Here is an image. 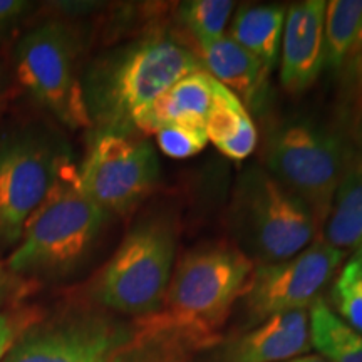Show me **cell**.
I'll return each instance as SVG.
<instances>
[{
	"label": "cell",
	"mask_w": 362,
	"mask_h": 362,
	"mask_svg": "<svg viewBox=\"0 0 362 362\" xmlns=\"http://www.w3.org/2000/svg\"><path fill=\"white\" fill-rule=\"evenodd\" d=\"M287 362H327V361L322 359L320 356H300V357H296V359L287 361Z\"/></svg>",
	"instance_id": "obj_29"
},
{
	"label": "cell",
	"mask_w": 362,
	"mask_h": 362,
	"mask_svg": "<svg viewBox=\"0 0 362 362\" xmlns=\"http://www.w3.org/2000/svg\"><path fill=\"white\" fill-rule=\"evenodd\" d=\"M362 52V17H361V22H359V27H357V33H356V39H354V44H352V51H351V57L352 61L359 56Z\"/></svg>",
	"instance_id": "obj_28"
},
{
	"label": "cell",
	"mask_w": 362,
	"mask_h": 362,
	"mask_svg": "<svg viewBox=\"0 0 362 362\" xmlns=\"http://www.w3.org/2000/svg\"><path fill=\"white\" fill-rule=\"evenodd\" d=\"M233 243L253 264L292 259L319 240L314 214L265 168L243 171L228 208Z\"/></svg>",
	"instance_id": "obj_3"
},
{
	"label": "cell",
	"mask_w": 362,
	"mask_h": 362,
	"mask_svg": "<svg viewBox=\"0 0 362 362\" xmlns=\"http://www.w3.org/2000/svg\"><path fill=\"white\" fill-rule=\"evenodd\" d=\"M356 257H357V259H361V260H362V243H361V247L357 248V253H356Z\"/></svg>",
	"instance_id": "obj_31"
},
{
	"label": "cell",
	"mask_w": 362,
	"mask_h": 362,
	"mask_svg": "<svg viewBox=\"0 0 362 362\" xmlns=\"http://www.w3.org/2000/svg\"><path fill=\"white\" fill-rule=\"evenodd\" d=\"M78 173L84 193L107 215H126L155 189L160 161L136 136L96 133Z\"/></svg>",
	"instance_id": "obj_10"
},
{
	"label": "cell",
	"mask_w": 362,
	"mask_h": 362,
	"mask_svg": "<svg viewBox=\"0 0 362 362\" xmlns=\"http://www.w3.org/2000/svg\"><path fill=\"white\" fill-rule=\"evenodd\" d=\"M354 62H356V71H357V79H359V83L362 84V52L359 54V56H357L356 59H354Z\"/></svg>",
	"instance_id": "obj_30"
},
{
	"label": "cell",
	"mask_w": 362,
	"mask_h": 362,
	"mask_svg": "<svg viewBox=\"0 0 362 362\" xmlns=\"http://www.w3.org/2000/svg\"><path fill=\"white\" fill-rule=\"evenodd\" d=\"M324 0L296 2L285 12L280 84L291 94L309 90L324 69Z\"/></svg>",
	"instance_id": "obj_12"
},
{
	"label": "cell",
	"mask_w": 362,
	"mask_h": 362,
	"mask_svg": "<svg viewBox=\"0 0 362 362\" xmlns=\"http://www.w3.org/2000/svg\"><path fill=\"white\" fill-rule=\"evenodd\" d=\"M351 158L337 133L304 121L275 126L267 134L264 148L265 170L305 203L320 226Z\"/></svg>",
	"instance_id": "obj_7"
},
{
	"label": "cell",
	"mask_w": 362,
	"mask_h": 362,
	"mask_svg": "<svg viewBox=\"0 0 362 362\" xmlns=\"http://www.w3.org/2000/svg\"><path fill=\"white\" fill-rule=\"evenodd\" d=\"M310 342L327 362H362V336L329 305L317 300L309 307Z\"/></svg>",
	"instance_id": "obj_20"
},
{
	"label": "cell",
	"mask_w": 362,
	"mask_h": 362,
	"mask_svg": "<svg viewBox=\"0 0 362 362\" xmlns=\"http://www.w3.org/2000/svg\"><path fill=\"white\" fill-rule=\"evenodd\" d=\"M215 84L205 69L176 81L151 104L139 121L138 133H156L171 123H205L215 103Z\"/></svg>",
	"instance_id": "obj_16"
},
{
	"label": "cell",
	"mask_w": 362,
	"mask_h": 362,
	"mask_svg": "<svg viewBox=\"0 0 362 362\" xmlns=\"http://www.w3.org/2000/svg\"><path fill=\"white\" fill-rule=\"evenodd\" d=\"M39 319V312L34 309L0 310V362L8 354L17 339Z\"/></svg>",
	"instance_id": "obj_25"
},
{
	"label": "cell",
	"mask_w": 362,
	"mask_h": 362,
	"mask_svg": "<svg viewBox=\"0 0 362 362\" xmlns=\"http://www.w3.org/2000/svg\"><path fill=\"white\" fill-rule=\"evenodd\" d=\"M362 17V0H330L324 16V67L341 69L351 57L357 27Z\"/></svg>",
	"instance_id": "obj_21"
},
{
	"label": "cell",
	"mask_w": 362,
	"mask_h": 362,
	"mask_svg": "<svg viewBox=\"0 0 362 362\" xmlns=\"http://www.w3.org/2000/svg\"><path fill=\"white\" fill-rule=\"evenodd\" d=\"M198 57L211 78L230 89L243 106L260 111L269 93L270 69L230 35L198 45Z\"/></svg>",
	"instance_id": "obj_14"
},
{
	"label": "cell",
	"mask_w": 362,
	"mask_h": 362,
	"mask_svg": "<svg viewBox=\"0 0 362 362\" xmlns=\"http://www.w3.org/2000/svg\"><path fill=\"white\" fill-rule=\"evenodd\" d=\"M176 259V233L165 218L146 220L126 235L90 285L94 304L121 317L161 312Z\"/></svg>",
	"instance_id": "obj_5"
},
{
	"label": "cell",
	"mask_w": 362,
	"mask_h": 362,
	"mask_svg": "<svg viewBox=\"0 0 362 362\" xmlns=\"http://www.w3.org/2000/svg\"><path fill=\"white\" fill-rule=\"evenodd\" d=\"M285 12L280 6H242L233 17L230 37L272 71L282 42Z\"/></svg>",
	"instance_id": "obj_19"
},
{
	"label": "cell",
	"mask_w": 362,
	"mask_h": 362,
	"mask_svg": "<svg viewBox=\"0 0 362 362\" xmlns=\"http://www.w3.org/2000/svg\"><path fill=\"white\" fill-rule=\"evenodd\" d=\"M139 327L90 302L40 317L17 339L2 362H111Z\"/></svg>",
	"instance_id": "obj_9"
},
{
	"label": "cell",
	"mask_w": 362,
	"mask_h": 362,
	"mask_svg": "<svg viewBox=\"0 0 362 362\" xmlns=\"http://www.w3.org/2000/svg\"><path fill=\"white\" fill-rule=\"evenodd\" d=\"M155 136L161 151L175 160L198 155L208 144L205 123H171L158 129Z\"/></svg>",
	"instance_id": "obj_24"
},
{
	"label": "cell",
	"mask_w": 362,
	"mask_h": 362,
	"mask_svg": "<svg viewBox=\"0 0 362 362\" xmlns=\"http://www.w3.org/2000/svg\"><path fill=\"white\" fill-rule=\"evenodd\" d=\"M203 64L197 52L160 34L112 47L83 71L84 101L96 133L138 134L151 104Z\"/></svg>",
	"instance_id": "obj_1"
},
{
	"label": "cell",
	"mask_w": 362,
	"mask_h": 362,
	"mask_svg": "<svg viewBox=\"0 0 362 362\" xmlns=\"http://www.w3.org/2000/svg\"><path fill=\"white\" fill-rule=\"evenodd\" d=\"M216 342L178 327L158 312L139 319L136 334L111 362H192L197 352L214 347Z\"/></svg>",
	"instance_id": "obj_15"
},
{
	"label": "cell",
	"mask_w": 362,
	"mask_h": 362,
	"mask_svg": "<svg viewBox=\"0 0 362 362\" xmlns=\"http://www.w3.org/2000/svg\"><path fill=\"white\" fill-rule=\"evenodd\" d=\"M30 7L33 6L24 0H0V33L22 19Z\"/></svg>",
	"instance_id": "obj_26"
},
{
	"label": "cell",
	"mask_w": 362,
	"mask_h": 362,
	"mask_svg": "<svg viewBox=\"0 0 362 362\" xmlns=\"http://www.w3.org/2000/svg\"><path fill=\"white\" fill-rule=\"evenodd\" d=\"M235 4L230 0H192L178 8L180 22L188 29L198 45L225 35Z\"/></svg>",
	"instance_id": "obj_22"
},
{
	"label": "cell",
	"mask_w": 362,
	"mask_h": 362,
	"mask_svg": "<svg viewBox=\"0 0 362 362\" xmlns=\"http://www.w3.org/2000/svg\"><path fill=\"white\" fill-rule=\"evenodd\" d=\"M344 259L346 252L319 238L292 259L253 267L243 293L252 322L285 312L309 310Z\"/></svg>",
	"instance_id": "obj_11"
},
{
	"label": "cell",
	"mask_w": 362,
	"mask_h": 362,
	"mask_svg": "<svg viewBox=\"0 0 362 362\" xmlns=\"http://www.w3.org/2000/svg\"><path fill=\"white\" fill-rule=\"evenodd\" d=\"M325 243L347 252L362 243V155H352L346 173L334 193L322 226Z\"/></svg>",
	"instance_id": "obj_18"
},
{
	"label": "cell",
	"mask_w": 362,
	"mask_h": 362,
	"mask_svg": "<svg viewBox=\"0 0 362 362\" xmlns=\"http://www.w3.org/2000/svg\"><path fill=\"white\" fill-rule=\"evenodd\" d=\"M107 216L84 193L78 166L69 158L45 200L27 220L7 269L21 279L69 274L86 259Z\"/></svg>",
	"instance_id": "obj_2"
},
{
	"label": "cell",
	"mask_w": 362,
	"mask_h": 362,
	"mask_svg": "<svg viewBox=\"0 0 362 362\" xmlns=\"http://www.w3.org/2000/svg\"><path fill=\"white\" fill-rule=\"evenodd\" d=\"M205 129L208 141L214 143L221 155L235 161L250 156L259 141L255 124L247 107L218 81L215 84L214 107L205 119Z\"/></svg>",
	"instance_id": "obj_17"
},
{
	"label": "cell",
	"mask_w": 362,
	"mask_h": 362,
	"mask_svg": "<svg viewBox=\"0 0 362 362\" xmlns=\"http://www.w3.org/2000/svg\"><path fill=\"white\" fill-rule=\"evenodd\" d=\"M332 302L351 329L362 336V260L354 257L344 267L332 287Z\"/></svg>",
	"instance_id": "obj_23"
},
{
	"label": "cell",
	"mask_w": 362,
	"mask_h": 362,
	"mask_svg": "<svg viewBox=\"0 0 362 362\" xmlns=\"http://www.w3.org/2000/svg\"><path fill=\"white\" fill-rule=\"evenodd\" d=\"M24 279L13 275L7 269L6 264H0V300H6L8 297L17 296V293L24 291Z\"/></svg>",
	"instance_id": "obj_27"
},
{
	"label": "cell",
	"mask_w": 362,
	"mask_h": 362,
	"mask_svg": "<svg viewBox=\"0 0 362 362\" xmlns=\"http://www.w3.org/2000/svg\"><path fill=\"white\" fill-rule=\"evenodd\" d=\"M211 362H287L312 349L309 310L272 315L257 327L216 342Z\"/></svg>",
	"instance_id": "obj_13"
},
{
	"label": "cell",
	"mask_w": 362,
	"mask_h": 362,
	"mask_svg": "<svg viewBox=\"0 0 362 362\" xmlns=\"http://www.w3.org/2000/svg\"><path fill=\"white\" fill-rule=\"evenodd\" d=\"M69 158L64 143L42 126L0 128V238L19 242Z\"/></svg>",
	"instance_id": "obj_8"
},
{
	"label": "cell",
	"mask_w": 362,
	"mask_h": 362,
	"mask_svg": "<svg viewBox=\"0 0 362 362\" xmlns=\"http://www.w3.org/2000/svg\"><path fill=\"white\" fill-rule=\"evenodd\" d=\"M253 267L228 240L185 253L175 262L161 314L181 329L218 341L216 330L245 293Z\"/></svg>",
	"instance_id": "obj_4"
},
{
	"label": "cell",
	"mask_w": 362,
	"mask_h": 362,
	"mask_svg": "<svg viewBox=\"0 0 362 362\" xmlns=\"http://www.w3.org/2000/svg\"><path fill=\"white\" fill-rule=\"evenodd\" d=\"M83 51V33L78 27L54 19L27 30L16 47L22 86L71 129L90 128L81 74Z\"/></svg>",
	"instance_id": "obj_6"
}]
</instances>
